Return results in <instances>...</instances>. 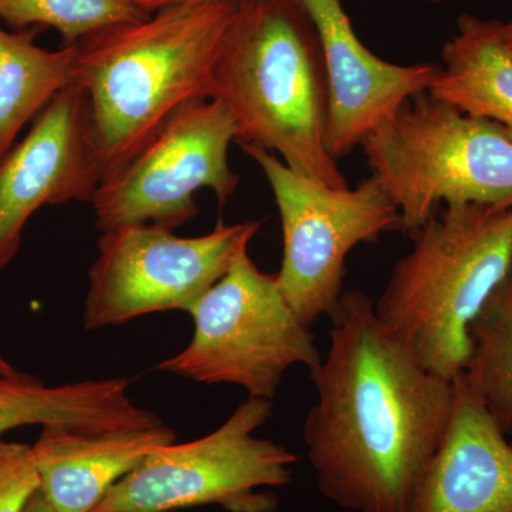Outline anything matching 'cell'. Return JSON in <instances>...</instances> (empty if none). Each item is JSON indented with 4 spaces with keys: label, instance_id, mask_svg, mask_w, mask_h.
I'll return each mask as SVG.
<instances>
[{
    "label": "cell",
    "instance_id": "7a4b0ae2",
    "mask_svg": "<svg viewBox=\"0 0 512 512\" xmlns=\"http://www.w3.org/2000/svg\"><path fill=\"white\" fill-rule=\"evenodd\" d=\"M237 6L238 0L168 6L77 43L73 83L89 99L101 183L175 110L210 99L212 72Z\"/></svg>",
    "mask_w": 512,
    "mask_h": 512
},
{
    "label": "cell",
    "instance_id": "9c48e42d",
    "mask_svg": "<svg viewBox=\"0 0 512 512\" xmlns=\"http://www.w3.org/2000/svg\"><path fill=\"white\" fill-rule=\"evenodd\" d=\"M232 141L234 120L221 101H188L99 185L90 202L96 228L101 234L130 225L173 231L198 214L194 197L202 188H210L224 205L239 185L228 160Z\"/></svg>",
    "mask_w": 512,
    "mask_h": 512
},
{
    "label": "cell",
    "instance_id": "603a6c76",
    "mask_svg": "<svg viewBox=\"0 0 512 512\" xmlns=\"http://www.w3.org/2000/svg\"><path fill=\"white\" fill-rule=\"evenodd\" d=\"M503 37L505 46L512 55V19L510 22H503Z\"/></svg>",
    "mask_w": 512,
    "mask_h": 512
},
{
    "label": "cell",
    "instance_id": "6da1fadb",
    "mask_svg": "<svg viewBox=\"0 0 512 512\" xmlns=\"http://www.w3.org/2000/svg\"><path fill=\"white\" fill-rule=\"evenodd\" d=\"M329 318L303 424L318 490L350 512H407L450 423L454 380L426 369L366 293L343 292Z\"/></svg>",
    "mask_w": 512,
    "mask_h": 512
},
{
    "label": "cell",
    "instance_id": "ffe728a7",
    "mask_svg": "<svg viewBox=\"0 0 512 512\" xmlns=\"http://www.w3.org/2000/svg\"><path fill=\"white\" fill-rule=\"evenodd\" d=\"M40 488L32 446L0 440V512H23Z\"/></svg>",
    "mask_w": 512,
    "mask_h": 512
},
{
    "label": "cell",
    "instance_id": "277c9868",
    "mask_svg": "<svg viewBox=\"0 0 512 512\" xmlns=\"http://www.w3.org/2000/svg\"><path fill=\"white\" fill-rule=\"evenodd\" d=\"M375 311L434 375L454 380L470 357L471 322L512 258V200L444 207L413 235Z\"/></svg>",
    "mask_w": 512,
    "mask_h": 512
},
{
    "label": "cell",
    "instance_id": "5bb4252c",
    "mask_svg": "<svg viewBox=\"0 0 512 512\" xmlns=\"http://www.w3.org/2000/svg\"><path fill=\"white\" fill-rule=\"evenodd\" d=\"M175 440L164 423L113 430L43 426L32 444L39 490L57 511L93 512L114 485Z\"/></svg>",
    "mask_w": 512,
    "mask_h": 512
},
{
    "label": "cell",
    "instance_id": "7c38bea8",
    "mask_svg": "<svg viewBox=\"0 0 512 512\" xmlns=\"http://www.w3.org/2000/svg\"><path fill=\"white\" fill-rule=\"evenodd\" d=\"M318 29L328 79L326 150L349 156L417 94L429 92L440 63L412 66L380 59L357 37L342 0H302Z\"/></svg>",
    "mask_w": 512,
    "mask_h": 512
},
{
    "label": "cell",
    "instance_id": "44dd1931",
    "mask_svg": "<svg viewBox=\"0 0 512 512\" xmlns=\"http://www.w3.org/2000/svg\"><path fill=\"white\" fill-rule=\"evenodd\" d=\"M137 8L146 10L148 13L168 8V6L188 5V3L217 2V0H130Z\"/></svg>",
    "mask_w": 512,
    "mask_h": 512
},
{
    "label": "cell",
    "instance_id": "4fadbf2b",
    "mask_svg": "<svg viewBox=\"0 0 512 512\" xmlns=\"http://www.w3.org/2000/svg\"><path fill=\"white\" fill-rule=\"evenodd\" d=\"M453 413L407 512H512V444L460 377Z\"/></svg>",
    "mask_w": 512,
    "mask_h": 512
},
{
    "label": "cell",
    "instance_id": "e0dca14e",
    "mask_svg": "<svg viewBox=\"0 0 512 512\" xmlns=\"http://www.w3.org/2000/svg\"><path fill=\"white\" fill-rule=\"evenodd\" d=\"M43 28H0V160L22 128L73 83L76 45L46 50L36 45Z\"/></svg>",
    "mask_w": 512,
    "mask_h": 512
},
{
    "label": "cell",
    "instance_id": "d4e9b609",
    "mask_svg": "<svg viewBox=\"0 0 512 512\" xmlns=\"http://www.w3.org/2000/svg\"><path fill=\"white\" fill-rule=\"evenodd\" d=\"M429 2L437 3L440 2V0H429Z\"/></svg>",
    "mask_w": 512,
    "mask_h": 512
},
{
    "label": "cell",
    "instance_id": "2e32d148",
    "mask_svg": "<svg viewBox=\"0 0 512 512\" xmlns=\"http://www.w3.org/2000/svg\"><path fill=\"white\" fill-rule=\"evenodd\" d=\"M440 64L429 93L500 124L512 140V55L503 22L464 13L457 32L444 43Z\"/></svg>",
    "mask_w": 512,
    "mask_h": 512
},
{
    "label": "cell",
    "instance_id": "9a60e30c",
    "mask_svg": "<svg viewBox=\"0 0 512 512\" xmlns=\"http://www.w3.org/2000/svg\"><path fill=\"white\" fill-rule=\"evenodd\" d=\"M126 377L47 386L18 370L0 375V440L25 426H63L87 430L154 426L163 423L128 394Z\"/></svg>",
    "mask_w": 512,
    "mask_h": 512
},
{
    "label": "cell",
    "instance_id": "ba28073f",
    "mask_svg": "<svg viewBox=\"0 0 512 512\" xmlns=\"http://www.w3.org/2000/svg\"><path fill=\"white\" fill-rule=\"evenodd\" d=\"M241 148L261 168L278 205L284 234L279 289L306 325L329 318L343 295L350 251L399 229V210L372 175L355 190H338L296 173L264 148Z\"/></svg>",
    "mask_w": 512,
    "mask_h": 512
},
{
    "label": "cell",
    "instance_id": "7402d4cb",
    "mask_svg": "<svg viewBox=\"0 0 512 512\" xmlns=\"http://www.w3.org/2000/svg\"><path fill=\"white\" fill-rule=\"evenodd\" d=\"M23 512H60L57 511L49 501L46 500L42 491L37 490L33 497L30 498L28 505H26Z\"/></svg>",
    "mask_w": 512,
    "mask_h": 512
},
{
    "label": "cell",
    "instance_id": "ac0fdd59",
    "mask_svg": "<svg viewBox=\"0 0 512 512\" xmlns=\"http://www.w3.org/2000/svg\"><path fill=\"white\" fill-rule=\"evenodd\" d=\"M468 333L470 357L458 377L505 436H512V258Z\"/></svg>",
    "mask_w": 512,
    "mask_h": 512
},
{
    "label": "cell",
    "instance_id": "5b68a950",
    "mask_svg": "<svg viewBox=\"0 0 512 512\" xmlns=\"http://www.w3.org/2000/svg\"><path fill=\"white\" fill-rule=\"evenodd\" d=\"M372 177L414 234L440 205L512 200V140L494 121L473 116L429 92L404 103L360 144Z\"/></svg>",
    "mask_w": 512,
    "mask_h": 512
},
{
    "label": "cell",
    "instance_id": "30bf717a",
    "mask_svg": "<svg viewBox=\"0 0 512 512\" xmlns=\"http://www.w3.org/2000/svg\"><path fill=\"white\" fill-rule=\"evenodd\" d=\"M259 222L227 225L210 234L181 238L156 225L103 232L89 271L84 302L87 330L123 325L150 313L188 312L227 274L232 259L251 244Z\"/></svg>",
    "mask_w": 512,
    "mask_h": 512
},
{
    "label": "cell",
    "instance_id": "8992f818",
    "mask_svg": "<svg viewBox=\"0 0 512 512\" xmlns=\"http://www.w3.org/2000/svg\"><path fill=\"white\" fill-rule=\"evenodd\" d=\"M244 245L227 274L191 306L194 336L157 370L204 384H235L272 400L293 366L322 362L309 325L291 308L275 275L264 274Z\"/></svg>",
    "mask_w": 512,
    "mask_h": 512
},
{
    "label": "cell",
    "instance_id": "d6986e66",
    "mask_svg": "<svg viewBox=\"0 0 512 512\" xmlns=\"http://www.w3.org/2000/svg\"><path fill=\"white\" fill-rule=\"evenodd\" d=\"M150 15L130 0H0V20L10 29L53 28L62 36L63 46L77 45L97 30Z\"/></svg>",
    "mask_w": 512,
    "mask_h": 512
},
{
    "label": "cell",
    "instance_id": "8fae6325",
    "mask_svg": "<svg viewBox=\"0 0 512 512\" xmlns=\"http://www.w3.org/2000/svg\"><path fill=\"white\" fill-rule=\"evenodd\" d=\"M100 183L89 99L72 84L0 160V272L18 255L26 224L39 208L92 202Z\"/></svg>",
    "mask_w": 512,
    "mask_h": 512
},
{
    "label": "cell",
    "instance_id": "3957f363",
    "mask_svg": "<svg viewBox=\"0 0 512 512\" xmlns=\"http://www.w3.org/2000/svg\"><path fill=\"white\" fill-rule=\"evenodd\" d=\"M239 147L255 146L330 188H349L326 150L328 79L318 29L302 0H238L212 72Z\"/></svg>",
    "mask_w": 512,
    "mask_h": 512
},
{
    "label": "cell",
    "instance_id": "52a82bcc",
    "mask_svg": "<svg viewBox=\"0 0 512 512\" xmlns=\"http://www.w3.org/2000/svg\"><path fill=\"white\" fill-rule=\"evenodd\" d=\"M272 412L271 400L248 396L208 436L151 453L93 512H171L211 504L229 512H274L278 498L261 490L291 483L298 457L255 436Z\"/></svg>",
    "mask_w": 512,
    "mask_h": 512
},
{
    "label": "cell",
    "instance_id": "cb8c5ba5",
    "mask_svg": "<svg viewBox=\"0 0 512 512\" xmlns=\"http://www.w3.org/2000/svg\"><path fill=\"white\" fill-rule=\"evenodd\" d=\"M15 367L10 365L8 360L5 359L2 355H0V375H6V373L15 372Z\"/></svg>",
    "mask_w": 512,
    "mask_h": 512
}]
</instances>
